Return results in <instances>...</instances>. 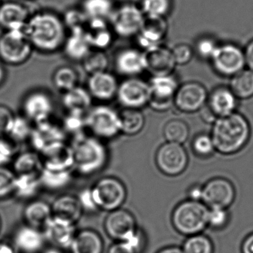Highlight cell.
Here are the masks:
<instances>
[{"label": "cell", "instance_id": "obj_14", "mask_svg": "<svg viewBox=\"0 0 253 253\" xmlns=\"http://www.w3.org/2000/svg\"><path fill=\"white\" fill-rule=\"evenodd\" d=\"M208 96L203 84L193 81L185 83L179 85L176 91L174 105L183 113H195L205 107Z\"/></svg>", "mask_w": 253, "mask_h": 253}, {"label": "cell", "instance_id": "obj_2", "mask_svg": "<svg viewBox=\"0 0 253 253\" xmlns=\"http://www.w3.org/2000/svg\"><path fill=\"white\" fill-rule=\"evenodd\" d=\"M211 138L216 152L232 155L242 150L248 143L251 128L248 120L238 112L217 118L212 124Z\"/></svg>", "mask_w": 253, "mask_h": 253}, {"label": "cell", "instance_id": "obj_19", "mask_svg": "<svg viewBox=\"0 0 253 253\" xmlns=\"http://www.w3.org/2000/svg\"><path fill=\"white\" fill-rule=\"evenodd\" d=\"M66 136L61 126L48 120L35 124L29 140L35 152L40 154L55 143L65 141Z\"/></svg>", "mask_w": 253, "mask_h": 253}, {"label": "cell", "instance_id": "obj_47", "mask_svg": "<svg viewBox=\"0 0 253 253\" xmlns=\"http://www.w3.org/2000/svg\"><path fill=\"white\" fill-rule=\"evenodd\" d=\"M192 149L200 158H209L216 152L211 135L205 133L198 134L192 140Z\"/></svg>", "mask_w": 253, "mask_h": 253}, {"label": "cell", "instance_id": "obj_50", "mask_svg": "<svg viewBox=\"0 0 253 253\" xmlns=\"http://www.w3.org/2000/svg\"><path fill=\"white\" fill-rule=\"evenodd\" d=\"M229 214L227 209L210 208L207 223L208 226L214 229H223L229 223Z\"/></svg>", "mask_w": 253, "mask_h": 253}, {"label": "cell", "instance_id": "obj_46", "mask_svg": "<svg viewBox=\"0 0 253 253\" xmlns=\"http://www.w3.org/2000/svg\"><path fill=\"white\" fill-rule=\"evenodd\" d=\"M61 126L66 134L69 133L76 137L83 135V132L86 128L85 115L67 112Z\"/></svg>", "mask_w": 253, "mask_h": 253}, {"label": "cell", "instance_id": "obj_39", "mask_svg": "<svg viewBox=\"0 0 253 253\" xmlns=\"http://www.w3.org/2000/svg\"><path fill=\"white\" fill-rule=\"evenodd\" d=\"M40 175H16L14 195L22 199L33 198L41 187Z\"/></svg>", "mask_w": 253, "mask_h": 253}, {"label": "cell", "instance_id": "obj_44", "mask_svg": "<svg viewBox=\"0 0 253 253\" xmlns=\"http://www.w3.org/2000/svg\"><path fill=\"white\" fill-rule=\"evenodd\" d=\"M184 253H213V244L209 237L203 234L191 235L183 246Z\"/></svg>", "mask_w": 253, "mask_h": 253}, {"label": "cell", "instance_id": "obj_11", "mask_svg": "<svg viewBox=\"0 0 253 253\" xmlns=\"http://www.w3.org/2000/svg\"><path fill=\"white\" fill-rule=\"evenodd\" d=\"M149 82L138 77L127 78L119 84L116 98L124 109H141L149 105Z\"/></svg>", "mask_w": 253, "mask_h": 253}, {"label": "cell", "instance_id": "obj_56", "mask_svg": "<svg viewBox=\"0 0 253 253\" xmlns=\"http://www.w3.org/2000/svg\"><path fill=\"white\" fill-rule=\"evenodd\" d=\"M189 200L195 201H201L203 198V186L198 185H193L189 188L187 192Z\"/></svg>", "mask_w": 253, "mask_h": 253}, {"label": "cell", "instance_id": "obj_10", "mask_svg": "<svg viewBox=\"0 0 253 253\" xmlns=\"http://www.w3.org/2000/svg\"><path fill=\"white\" fill-rule=\"evenodd\" d=\"M155 163L163 174L175 177L187 168L189 156L183 145L167 142L157 151Z\"/></svg>", "mask_w": 253, "mask_h": 253}, {"label": "cell", "instance_id": "obj_13", "mask_svg": "<svg viewBox=\"0 0 253 253\" xmlns=\"http://www.w3.org/2000/svg\"><path fill=\"white\" fill-rule=\"evenodd\" d=\"M233 183L224 177H214L203 186L202 202L210 208L228 209L235 200Z\"/></svg>", "mask_w": 253, "mask_h": 253}, {"label": "cell", "instance_id": "obj_17", "mask_svg": "<svg viewBox=\"0 0 253 253\" xmlns=\"http://www.w3.org/2000/svg\"><path fill=\"white\" fill-rule=\"evenodd\" d=\"M167 32L168 24L166 18L145 16L141 28L135 37L139 48L146 51L164 45Z\"/></svg>", "mask_w": 253, "mask_h": 253}, {"label": "cell", "instance_id": "obj_36", "mask_svg": "<svg viewBox=\"0 0 253 253\" xmlns=\"http://www.w3.org/2000/svg\"><path fill=\"white\" fill-rule=\"evenodd\" d=\"M237 98L247 100L253 97V72L244 69L231 78L230 86Z\"/></svg>", "mask_w": 253, "mask_h": 253}, {"label": "cell", "instance_id": "obj_45", "mask_svg": "<svg viewBox=\"0 0 253 253\" xmlns=\"http://www.w3.org/2000/svg\"><path fill=\"white\" fill-rule=\"evenodd\" d=\"M62 19L68 32L84 31L89 20L81 8H69Z\"/></svg>", "mask_w": 253, "mask_h": 253}, {"label": "cell", "instance_id": "obj_58", "mask_svg": "<svg viewBox=\"0 0 253 253\" xmlns=\"http://www.w3.org/2000/svg\"><path fill=\"white\" fill-rule=\"evenodd\" d=\"M241 251L242 253H253V232L244 239Z\"/></svg>", "mask_w": 253, "mask_h": 253}, {"label": "cell", "instance_id": "obj_59", "mask_svg": "<svg viewBox=\"0 0 253 253\" xmlns=\"http://www.w3.org/2000/svg\"><path fill=\"white\" fill-rule=\"evenodd\" d=\"M0 253H15L11 244L0 241Z\"/></svg>", "mask_w": 253, "mask_h": 253}, {"label": "cell", "instance_id": "obj_25", "mask_svg": "<svg viewBox=\"0 0 253 253\" xmlns=\"http://www.w3.org/2000/svg\"><path fill=\"white\" fill-rule=\"evenodd\" d=\"M84 32L91 49L101 51L112 46L115 36L109 21L98 19L88 20Z\"/></svg>", "mask_w": 253, "mask_h": 253}, {"label": "cell", "instance_id": "obj_40", "mask_svg": "<svg viewBox=\"0 0 253 253\" xmlns=\"http://www.w3.org/2000/svg\"><path fill=\"white\" fill-rule=\"evenodd\" d=\"M163 132L167 142L183 145L189 138L190 131L184 121L172 119L165 124Z\"/></svg>", "mask_w": 253, "mask_h": 253}, {"label": "cell", "instance_id": "obj_61", "mask_svg": "<svg viewBox=\"0 0 253 253\" xmlns=\"http://www.w3.org/2000/svg\"><path fill=\"white\" fill-rule=\"evenodd\" d=\"M158 253H184L183 250L177 247H169L160 250Z\"/></svg>", "mask_w": 253, "mask_h": 253}, {"label": "cell", "instance_id": "obj_29", "mask_svg": "<svg viewBox=\"0 0 253 253\" xmlns=\"http://www.w3.org/2000/svg\"><path fill=\"white\" fill-rule=\"evenodd\" d=\"M14 240L17 248L26 253H38L44 244V236L39 229L29 225L18 228Z\"/></svg>", "mask_w": 253, "mask_h": 253}, {"label": "cell", "instance_id": "obj_32", "mask_svg": "<svg viewBox=\"0 0 253 253\" xmlns=\"http://www.w3.org/2000/svg\"><path fill=\"white\" fill-rule=\"evenodd\" d=\"M52 216L51 206L41 200L29 203L23 211V217L27 225L37 229L43 228Z\"/></svg>", "mask_w": 253, "mask_h": 253}, {"label": "cell", "instance_id": "obj_8", "mask_svg": "<svg viewBox=\"0 0 253 253\" xmlns=\"http://www.w3.org/2000/svg\"><path fill=\"white\" fill-rule=\"evenodd\" d=\"M145 15L139 5L126 2L116 5L109 19L115 36L123 38H135L144 20Z\"/></svg>", "mask_w": 253, "mask_h": 253}, {"label": "cell", "instance_id": "obj_37", "mask_svg": "<svg viewBox=\"0 0 253 253\" xmlns=\"http://www.w3.org/2000/svg\"><path fill=\"white\" fill-rule=\"evenodd\" d=\"M80 76L75 68L62 66L57 68L52 75L54 87L64 93L79 85Z\"/></svg>", "mask_w": 253, "mask_h": 253}, {"label": "cell", "instance_id": "obj_54", "mask_svg": "<svg viewBox=\"0 0 253 253\" xmlns=\"http://www.w3.org/2000/svg\"><path fill=\"white\" fill-rule=\"evenodd\" d=\"M78 198L82 206L83 210H86L87 211H90L98 210L93 200L91 189H85L81 191Z\"/></svg>", "mask_w": 253, "mask_h": 253}, {"label": "cell", "instance_id": "obj_31", "mask_svg": "<svg viewBox=\"0 0 253 253\" xmlns=\"http://www.w3.org/2000/svg\"><path fill=\"white\" fill-rule=\"evenodd\" d=\"M72 253H102L103 241L92 229H84L76 233L72 246Z\"/></svg>", "mask_w": 253, "mask_h": 253}, {"label": "cell", "instance_id": "obj_16", "mask_svg": "<svg viewBox=\"0 0 253 253\" xmlns=\"http://www.w3.org/2000/svg\"><path fill=\"white\" fill-rule=\"evenodd\" d=\"M104 228L106 234L118 241H128L137 230L134 215L122 209L109 212L105 219Z\"/></svg>", "mask_w": 253, "mask_h": 253}, {"label": "cell", "instance_id": "obj_4", "mask_svg": "<svg viewBox=\"0 0 253 253\" xmlns=\"http://www.w3.org/2000/svg\"><path fill=\"white\" fill-rule=\"evenodd\" d=\"M209 208L201 201L187 199L177 204L171 214L175 230L189 237L201 233L207 226Z\"/></svg>", "mask_w": 253, "mask_h": 253}, {"label": "cell", "instance_id": "obj_5", "mask_svg": "<svg viewBox=\"0 0 253 253\" xmlns=\"http://www.w3.org/2000/svg\"><path fill=\"white\" fill-rule=\"evenodd\" d=\"M34 50L24 30L4 31L0 35V61L4 64H24L32 57Z\"/></svg>", "mask_w": 253, "mask_h": 253}, {"label": "cell", "instance_id": "obj_38", "mask_svg": "<svg viewBox=\"0 0 253 253\" xmlns=\"http://www.w3.org/2000/svg\"><path fill=\"white\" fill-rule=\"evenodd\" d=\"M71 170L54 171L44 168L40 174L41 186L51 191H57L69 186L72 181Z\"/></svg>", "mask_w": 253, "mask_h": 253}, {"label": "cell", "instance_id": "obj_7", "mask_svg": "<svg viewBox=\"0 0 253 253\" xmlns=\"http://www.w3.org/2000/svg\"><path fill=\"white\" fill-rule=\"evenodd\" d=\"M91 190L97 209L109 212L121 209L126 199V189L116 177H105L100 179L91 188Z\"/></svg>", "mask_w": 253, "mask_h": 253}, {"label": "cell", "instance_id": "obj_43", "mask_svg": "<svg viewBox=\"0 0 253 253\" xmlns=\"http://www.w3.org/2000/svg\"><path fill=\"white\" fill-rule=\"evenodd\" d=\"M139 6L145 16L166 18L171 12L172 0H140Z\"/></svg>", "mask_w": 253, "mask_h": 253}, {"label": "cell", "instance_id": "obj_33", "mask_svg": "<svg viewBox=\"0 0 253 253\" xmlns=\"http://www.w3.org/2000/svg\"><path fill=\"white\" fill-rule=\"evenodd\" d=\"M16 175H40L43 169L41 155L37 152H26L17 155L13 161Z\"/></svg>", "mask_w": 253, "mask_h": 253}, {"label": "cell", "instance_id": "obj_48", "mask_svg": "<svg viewBox=\"0 0 253 253\" xmlns=\"http://www.w3.org/2000/svg\"><path fill=\"white\" fill-rule=\"evenodd\" d=\"M218 45L211 37H202L195 42L194 53L202 60H211Z\"/></svg>", "mask_w": 253, "mask_h": 253}, {"label": "cell", "instance_id": "obj_21", "mask_svg": "<svg viewBox=\"0 0 253 253\" xmlns=\"http://www.w3.org/2000/svg\"><path fill=\"white\" fill-rule=\"evenodd\" d=\"M119 83L116 77L106 71L89 75L87 89L92 98L100 101H110L116 98Z\"/></svg>", "mask_w": 253, "mask_h": 253}, {"label": "cell", "instance_id": "obj_34", "mask_svg": "<svg viewBox=\"0 0 253 253\" xmlns=\"http://www.w3.org/2000/svg\"><path fill=\"white\" fill-rule=\"evenodd\" d=\"M115 7L114 0H82L80 8L89 20L98 19L109 21Z\"/></svg>", "mask_w": 253, "mask_h": 253}, {"label": "cell", "instance_id": "obj_35", "mask_svg": "<svg viewBox=\"0 0 253 253\" xmlns=\"http://www.w3.org/2000/svg\"><path fill=\"white\" fill-rule=\"evenodd\" d=\"M120 114L121 132L126 135L139 134L144 128V115L140 109H124Z\"/></svg>", "mask_w": 253, "mask_h": 253}, {"label": "cell", "instance_id": "obj_15", "mask_svg": "<svg viewBox=\"0 0 253 253\" xmlns=\"http://www.w3.org/2000/svg\"><path fill=\"white\" fill-rule=\"evenodd\" d=\"M24 116L35 124L50 120L54 106L52 97L42 89L34 90L26 94L22 103Z\"/></svg>", "mask_w": 253, "mask_h": 253}, {"label": "cell", "instance_id": "obj_52", "mask_svg": "<svg viewBox=\"0 0 253 253\" xmlns=\"http://www.w3.org/2000/svg\"><path fill=\"white\" fill-rule=\"evenodd\" d=\"M171 53L176 65H180V66L189 63L195 54L193 48L185 43L175 45L173 49H171Z\"/></svg>", "mask_w": 253, "mask_h": 253}, {"label": "cell", "instance_id": "obj_49", "mask_svg": "<svg viewBox=\"0 0 253 253\" xmlns=\"http://www.w3.org/2000/svg\"><path fill=\"white\" fill-rule=\"evenodd\" d=\"M15 181L16 174L13 171L0 167V200L14 194Z\"/></svg>", "mask_w": 253, "mask_h": 253}, {"label": "cell", "instance_id": "obj_20", "mask_svg": "<svg viewBox=\"0 0 253 253\" xmlns=\"http://www.w3.org/2000/svg\"><path fill=\"white\" fill-rule=\"evenodd\" d=\"M40 155L43 167L47 169L68 171L74 168L73 150L65 141L46 148Z\"/></svg>", "mask_w": 253, "mask_h": 253}, {"label": "cell", "instance_id": "obj_12", "mask_svg": "<svg viewBox=\"0 0 253 253\" xmlns=\"http://www.w3.org/2000/svg\"><path fill=\"white\" fill-rule=\"evenodd\" d=\"M150 97L149 106L156 112H166L174 105V96L178 88L177 79L172 74L152 77L149 82Z\"/></svg>", "mask_w": 253, "mask_h": 253}, {"label": "cell", "instance_id": "obj_6", "mask_svg": "<svg viewBox=\"0 0 253 253\" xmlns=\"http://www.w3.org/2000/svg\"><path fill=\"white\" fill-rule=\"evenodd\" d=\"M86 128L93 137L109 140L121 132L120 114L109 106H97L85 114Z\"/></svg>", "mask_w": 253, "mask_h": 253}, {"label": "cell", "instance_id": "obj_18", "mask_svg": "<svg viewBox=\"0 0 253 253\" xmlns=\"http://www.w3.org/2000/svg\"><path fill=\"white\" fill-rule=\"evenodd\" d=\"M143 57L145 72H149L152 77L171 75L177 66L171 50L164 45L143 51Z\"/></svg>", "mask_w": 253, "mask_h": 253}, {"label": "cell", "instance_id": "obj_63", "mask_svg": "<svg viewBox=\"0 0 253 253\" xmlns=\"http://www.w3.org/2000/svg\"><path fill=\"white\" fill-rule=\"evenodd\" d=\"M1 227H2V222H1V219H0V230H1Z\"/></svg>", "mask_w": 253, "mask_h": 253}, {"label": "cell", "instance_id": "obj_9", "mask_svg": "<svg viewBox=\"0 0 253 253\" xmlns=\"http://www.w3.org/2000/svg\"><path fill=\"white\" fill-rule=\"evenodd\" d=\"M210 60L214 70L225 78H232L246 66L244 50L234 43L219 45Z\"/></svg>", "mask_w": 253, "mask_h": 253}, {"label": "cell", "instance_id": "obj_60", "mask_svg": "<svg viewBox=\"0 0 253 253\" xmlns=\"http://www.w3.org/2000/svg\"><path fill=\"white\" fill-rule=\"evenodd\" d=\"M7 78L6 69H5L4 63L0 61V87L5 84Z\"/></svg>", "mask_w": 253, "mask_h": 253}, {"label": "cell", "instance_id": "obj_57", "mask_svg": "<svg viewBox=\"0 0 253 253\" xmlns=\"http://www.w3.org/2000/svg\"><path fill=\"white\" fill-rule=\"evenodd\" d=\"M244 51L245 55L246 66H248V69L253 72V40H252L246 47Z\"/></svg>", "mask_w": 253, "mask_h": 253}, {"label": "cell", "instance_id": "obj_23", "mask_svg": "<svg viewBox=\"0 0 253 253\" xmlns=\"http://www.w3.org/2000/svg\"><path fill=\"white\" fill-rule=\"evenodd\" d=\"M30 16L29 8L21 2H2L0 5V28L3 31L24 30Z\"/></svg>", "mask_w": 253, "mask_h": 253}, {"label": "cell", "instance_id": "obj_27", "mask_svg": "<svg viewBox=\"0 0 253 253\" xmlns=\"http://www.w3.org/2000/svg\"><path fill=\"white\" fill-rule=\"evenodd\" d=\"M51 206L54 217L67 220L74 224L80 220L84 211L78 197L71 195L58 197Z\"/></svg>", "mask_w": 253, "mask_h": 253}, {"label": "cell", "instance_id": "obj_28", "mask_svg": "<svg viewBox=\"0 0 253 253\" xmlns=\"http://www.w3.org/2000/svg\"><path fill=\"white\" fill-rule=\"evenodd\" d=\"M92 99L88 89L79 85L63 93L62 103L68 112L85 115L91 109Z\"/></svg>", "mask_w": 253, "mask_h": 253}, {"label": "cell", "instance_id": "obj_1", "mask_svg": "<svg viewBox=\"0 0 253 253\" xmlns=\"http://www.w3.org/2000/svg\"><path fill=\"white\" fill-rule=\"evenodd\" d=\"M24 31L34 49L44 54L62 49L68 35L62 17L46 10L31 14Z\"/></svg>", "mask_w": 253, "mask_h": 253}, {"label": "cell", "instance_id": "obj_26", "mask_svg": "<svg viewBox=\"0 0 253 253\" xmlns=\"http://www.w3.org/2000/svg\"><path fill=\"white\" fill-rule=\"evenodd\" d=\"M43 229L47 239L60 248L71 247L76 235L75 224L54 216Z\"/></svg>", "mask_w": 253, "mask_h": 253}, {"label": "cell", "instance_id": "obj_42", "mask_svg": "<svg viewBox=\"0 0 253 253\" xmlns=\"http://www.w3.org/2000/svg\"><path fill=\"white\" fill-rule=\"evenodd\" d=\"M31 124L25 116H14L7 137L17 144L29 139L33 128Z\"/></svg>", "mask_w": 253, "mask_h": 253}, {"label": "cell", "instance_id": "obj_22", "mask_svg": "<svg viewBox=\"0 0 253 253\" xmlns=\"http://www.w3.org/2000/svg\"><path fill=\"white\" fill-rule=\"evenodd\" d=\"M115 70L126 78L138 77L145 72L143 51L136 48L120 50L114 60Z\"/></svg>", "mask_w": 253, "mask_h": 253}, {"label": "cell", "instance_id": "obj_3", "mask_svg": "<svg viewBox=\"0 0 253 253\" xmlns=\"http://www.w3.org/2000/svg\"><path fill=\"white\" fill-rule=\"evenodd\" d=\"M74 169L84 176L92 175L104 168L108 161V151L100 139L81 135L72 145Z\"/></svg>", "mask_w": 253, "mask_h": 253}, {"label": "cell", "instance_id": "obj_64", "mask_svg": "<svg viewBox=\"0 0 253 253\" xmlns=\"http://www.w3.org/2000/svg\"><path fill=\"white\" fill-rule=\"evenodd\" d=\"M1 3H2V0H0V5H1Z\"/></svg>", "mask_w": 253, "mask_h": 253}, {"label": "cell", "instance_id": "obj_41", "mask_svg": "<svg viewBox=\"0 0 253 253\" xmlns=\"http://www.w3.org/2000/svg\"><path fill=\"white\" fill-rule=\"evenodd\" d=\"M81 63L84 71L91 75L107 71L109 58L105 51L91 49Z\"/></svg>", "mask_w": 253, "mask_h": 253}, {"label": "cell", "instance_id": "obj_30", "mask_svg": "<svg viewBox=\"0 0 253 253\" xmlns=\"http://www.w3.org/2000/svg\"><path fill=\"white\" fill-rule=\"evenodd\" d=\"M63 52L69 60L82 62L91 50L84 31L69 32L63 44Z\"/></svg>", "mask_w": 253, "mask_h": 253}, {"label": "cell", "instance_id": "obj_53", "mask_svg": "<svg viewBox=\"0 0 253 253\" xmlns=\"http://www.w3.org/2000/svg\"><path fill=\"white\" fill-rule=\"evenodd\" d=\"M14 116L9 108L0 104V137H7Z\"/></svg>", "mask_w": 253, "mask_h": 253}, {"label": "cell", "instance_id": "obj_51", "mask_svg": "<svg viewBox=\"0 0 253 253\" xmlns=\"http://www.w3.org/2000/svg\"><path fill=\"white\" fill-rule=\"evenodd\" d=\"M17 145L8 137H0V167L14 161L17 156Z\"/></svg>", "mask_w": 253, "mask_h": 253}, {"label": "cell", "instance_id": "obj_24", "mask_svg": "<svg viewBox=\"0 0 253 253\" xmlns=\"http://www.w3.org/2000/svg\"><path fill=\"white\" fill-rule=\"evenodd\" d=\"M238 99L227 87H217L208 96L205 107L217 119L236 112Z\"/></svg>", "mask_w": 253, "mask_h": 253}, {"label": "cell", "instance_id": "obj_62", "mask_svg": "<svg viewBox=\"0 0 253 253\" xmlns=\"http://www.w3.org/2000/svg\"><path fill=\"white\" fill-rule=\"evenodd\" d=\"M44 253H63L60 250L55 248L48 249Z\"/></svg>", "mask_w": 253, "mask_h": 253}, {"label": "cell", "instance_id": "obj_55", "mask_svg": "<svg viewBox=\"0 0 253 253\" xmlns=\"http://www.w3.org/2000/svg\"><path fill=\"white\" fill-rule=\"evenodd\" d=\"M108 253H137V252L126 241H118L109 248Z\"/></svg>", "mask_w": 253, "mask_h": 253}]
</instances>
